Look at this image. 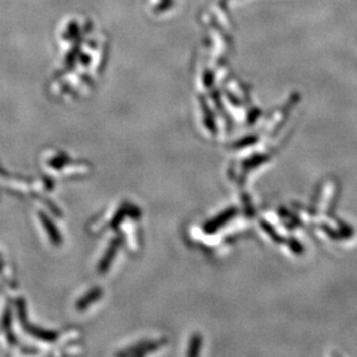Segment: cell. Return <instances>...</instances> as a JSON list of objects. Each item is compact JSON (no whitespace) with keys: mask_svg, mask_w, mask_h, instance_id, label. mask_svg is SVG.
Listing matches in <instances>:
<instances>
[{"mask_svg":"<svg viewBox=\"0 0 357 357\" xmlns=\"http://www.w3.org/2000/svg\"><path fill=\"white\" fill-rule=\"evenodd\" d=\"M237 210L236 208H228L227 210H225L222 214L218 215L217 217H215L213 221H210L207 223L205 226V230L207 233H215L220 227H222L223 225H226L227 222L230 221L231 218H233L235 215H236Z\"/></svg>","mask_w":357,"mask_h":357,"instance_id":"obj_1","label":"cell"},{"mask_svg":"<svg viewBox=\"0 0 357 357\" xmlns=\"http://www.w3.org/2000/svg\"><path fill=\"white\" fill-rule=\"evenodd\" d=\"M339 226H340V230H341V236H344V237L348 238V237L351 236L352 233H354V231H352V229H351V227L346 225L344 222H339Z\"/></svg>","mask_w":357,"mask_h":357,"instance_id":"obj_8","label":"cell"},{"mask_svg":"<svg viewBox=\"0 0 357 357\" xmlns=\"http://www.w3.org/2000/svg\"><path fill=\"white\" fill-rule=\"evenodd\" d=\"M266 160H269V156L267 155H254L252 157H250V159L244 161V163H243V168H244L245 170L253 169L255 167L261 165Z\"/></svg>","mask_w":357,"mask_h":357,"instance_id":"obj_2","label":"cell"},{"mask_svg":"<svg viewBox=\"0 0 357 357\" xmlns=\"http://www.w3.org/2000/svg\"><path fill=\"white\" fill-rule=\"evenodd\" d=\"M200 344H201V338L199 335H194L192 338V342H191V346H190L189 355H193V356L197 355Z\"/></svg>","mask_w":357,"mask_h":357,"instance_id":"obj_6","label":"cell"},{"mask_svg":"<svg viewBox=\"0 0 357 357\" xmlns=\"http://www.w3.org/2000/svg\"><path fill=\"white\" fill-rule=\"evenodd\" d=\"M260 226H261L262 230L265 231V233L272 238V241H274V242H277V243H281L283 241L282 237L280 236V235L278 234V231L273 228V226H272L270 222L261 220L260 221Z\"/></svg>","mask_w":357,"mask_h":357,"instance_id":"obj_3","label":"cell"},{"mask_svg":"<svg viewBox=\"0 0 357 357\" xmlns=\"http://www.w3.org/2000/svg\"><path fill=\"white\" fill-rule=\"evenodd\" d=\"M258 140H259L258 137L249 136V137H245V138H243V139L236 141V143L234 144L233 147L234 148H245V147H249V146L254 145Z\"/></svg>","mask_w":357,"mask_h":357,"instance_id":"obj_4","label":"cell"},{"mask_svg":"<svg viewBox=\"0 0 357 357\" xmlns=\"http://www.w3.org/2000/svg\"><path fill=\"white\" fill-rule=\"evenodd\" d=\"M322 230L330 238H333V239H340V238H341V237H340V235H339L338 231H335L334 229H332L330 226L325 225V223H323V225H322Z\"/></svg>","mask_w":357,"mask_h":357,"instance_id":"obj_7","label":"cell"},{"mask_svg":"<svg viewBox=\"0 0 357 357\" xmlns=\"http://www.w3.org/2000/svg\"><path fill=\"white\" fill-rule=\"evenodd\" d=\"M287 243H288V246H289V249L293 251L294 253H296V254H302L303 253L304 249H303V246H302L301 243H299L297 239L289 238L287 241Z\"/></svg>","mask_w":357,"mask_h":357,"instance_id":"obj_5","label":"cell"}]
</instances>
